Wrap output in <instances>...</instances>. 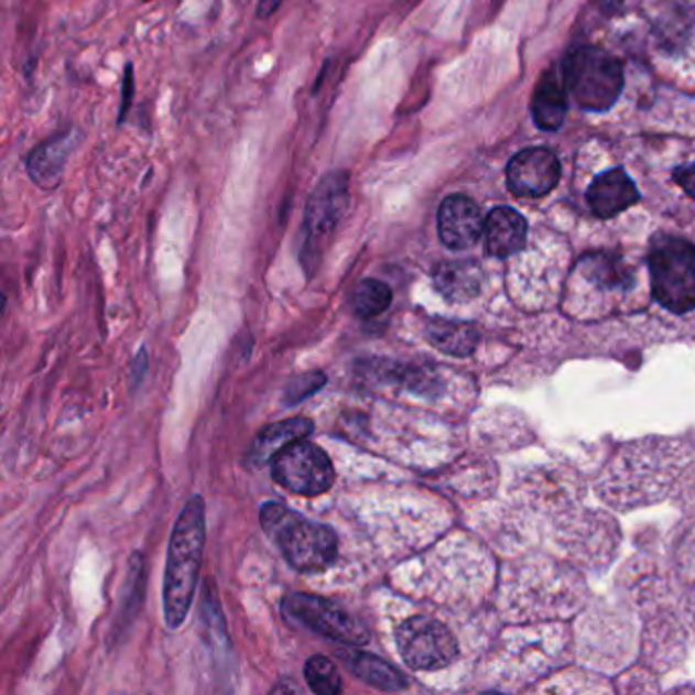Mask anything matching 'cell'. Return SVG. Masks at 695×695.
Instances as JSON below:
<instances>
[{"instance_id": "3957f363", "label": "cell", "mask_w": 695, "mask_h": 695, "mask_svg": "<svg viewBox=\"0 0 695 695\" xmlns=\"http://www.w3.org/2000/svg\"><path fill=\"white\" fill-rule=\"evenodd\" d=\"M349 205L351 188L347 172H328L327 176L321 177V182L314 186L306 200L302 222L301 261L306 272L314 273L318 268L325 243L341 225Z\"/></svg>"}, {"instance_id": "6da1fadb", "label": "cell", "mask_w": 695, "mask_h": 695, "mask_svg": "<svg viewBox=\"0 0 695 695\" xmlns=\"http://www.w3.org/2000/svg\"><path fill=\"white\" fill-rule=\"evenodd\" d=\"M206 506L194 496L180 512L167 546L164 573V618L170 628H180L196 594L200 565L205 557Z\"/></svg>"}, {"instance_id": "ffe728a7", "label": "cell", "mask_w": 695, "mask_h": 695, "mask_svg": "<svg viewBox=\"0 0 695 695\" xmlns=\"http://www.w3.org/2000/svg\"><path fill=\"white\" fill-rule=\"evenodd\" d=\"M304 680L314 694L337 695L343 692V677L337 665L325 656L314 654L304 665Z\"/></svg>"}, {"instance_id": "d6986e66", "label": "cell", "mask_w": 695, "mask_h": 695, "mask_svg": "<svg viewBox=\"0 0 695 695\" xmlns=\"http://www.w3.org/2000/svg\"><path fill=\"white\" fill-rule=\"evenodd\" d=\"M392 298H394L392 287L388 286L385 282L376 280V278H366L355 287L351 306H354V313L357 316L373 318V316H380L390 308Z\"/></svg>"}, {"instance_id": "603a6c76", "label": "cell", "mask_w": 695, "mask_h": 695, "mask_svg": "<svg viewBox=\"0 0 695 695\" xmlns=\"http://www.w3.org/2000/svg\"><path fill=\"white\" fill-rule=\"evenodd\" d=\"M673 176H675V182L682 186V191L695 200V164L680 167Z\"/></svg>"}, {"instance_id": "e0dca14e", "label": "cell", "mask_w": 695, "mask_h": 695, "mask_svg": "<svg viewBox=\"0 0 695 695\" xmlns=\"http://www.w3.org/2000/svg\"><path fill=\"white\" fill-rule=\"evenodd\" d=\"M426 339L443 354L465 357L474 354L479 343V333L474 325L447 321V318H433L426 325Z\"/></svg>"}, {"instance_id": "9a60e30c", "label": "cell", "mask_w": 695, "mask_h": 695, "mask_svg": "<svg viewBox=\"0 0 695 695\" xmlns=\"http://www.w3.org/2000/svg\"><path fill=\"white\" fill-rule=\"evenodd\" d=\"M481 280L484 273L476 261H443L433 273L438 294L450 302L476 298L481 290Z\"/></svg>"}, {"instance_id": "7402d4cb", "label": "cell", "mask_w": 695, "mask_h": 695, "mask_svg": "<svg viewBox=\"0 0 695 695\" xmlns=\"http://www.w3.org/2000/svg\"><path fill=\"white\" fill-rule=\"evenodd\" d=\"M586 275L591 282H604L608 287L627 286L625 270L613 260L589 258L586 261Z\"/></svg>"}, {"instance_id": "7c38bea8", "label": "cell", "mask_w": 695, "mask_h": 695, "mask_svg": "<svg viewBox=\"0 0 695 695\" xmlns=\"http://www.w3.org/2000/svg\"><path fill=\"white\" fill-rule=\"evenodd\" d=\"M639 200V191L625 170H608L596 177L587 191V203L594 215L610 218Z\"/></svg>"}, {"instance_id": "ac0fdd59", "label": "cell", "mask_w": 695, "mask_h": 695, "mask_svg": "<svg viewBox=\"0 0 695 695\" xmlns=\"http://www.w3.org/2000/svg\"><path fill=\"white\" fill-rule=\"evenodd\" d=\"M567 115V98L555 74H545L532 98L534 123L545 131H557Z\"/></svg>"}, {"instance_id": "5b68a950", "label": "cell", "mask_w": 695, "mask_h": 695, "mask_svg": "<svg viewBox=\"0 0 695 695\" xmlns=\"http://www.w3.org/2000/svg\"><path fill=\"white\" fill-rule=\"evenodd\" d=\"M563 80L582 109H612L625 88V72L612 54L600 47H579L565 59Z\"/></svg>"}, {"instance_id": "277c9868", "label": "cell", "mask_w": 695, "mask_h": 695, "mask_svg": "<svg viewBox=\"0 0 695 695\" xmlns=\"http://www.w3.org/2000/svg\"><path fill=\"white\" fill-rule=\"evenodd\" d=\"M651 286L656 302L669 313L695 308V247L680 237L654 239L649 253Z\"/></svg>"}, {"instance_id": "44dd1931", "label": "cell", "mask_w": 695, "mask_h": 695, "mask_svg": "<svg viewBox=\"0 0 695 695\" xmlns=\"http://www.w3.org/2000/svg\"><path fill=\"white\" fill-rule=\"evenodd\" d=\"M327 383V376L323 371H308V373H302L298 378H294L292 382L287 383L286 390H284V406H296L302 404L306 398L316 394L318 390H323V385Z\"/></svg>"}, {"instance_id": "9c48e42d", "label": "cell", "mask_w": 695, "mask_h": 695, "mask_svg": "<svg viewBox=\"0 0 695 695\" xmlns=\"http://www.w3.org/2000/svg\"><path fill=\"white\" fill-rule=\"evenodd\" d=\"M561 164L557 155L545 148H534L517 153L508 170V188L520 198H541L557 186Z\"/></svg>"}, {"instance_id": "8fae6325", "label": "cell", "mask_w": 695, "mask_h": 695, "mask_svg": "<svg viewBox=\"0 0 695 695\" xmlns=\"http://www.w3.org/2000/svg\"><path fill=\"white\" fill-rule=\"evenodd\" d=\"M526 235H529L526 220L514 208H508V206L493 208L486 218L484 241H486V251L491 258L504 260L519 253L526 243Z\"/></svg>"}, {"instance_id": "484cf974", "label": "cell", "mask_w": 695, "mask_h": 695, "mask_svg": "<svg viewBox=\"0 0 695 695\" xmlns=\"http://www.w3.org/2000/svg\"><path fill=\"white\" fill-rule=\"evenodd\" d=\"M280 692H298V685L296 683H280L272 687V694H280Z\"/></svg>"}, {"instance_id": "4fadbf2b", "label": "cell", "mask_w": 695, "mask_h": 695, "mask_svg": "<svg viewBox=\"0 0 695 695\" xmlns=\"http://www.w3.org/2000/svg\"><path fill=\"white\" fill-rule=\"evenodd\" d=\"M76 143H78L76 133H64L43 143L42 148H37L29 155V177L45 191L55 188L64 177V167L68 164V158L76 148Z\"/></svg>"}, {"instance_id": "7a4b0ae2", "label": "cell", "mask_w": 695, "mask_h": 695, "mask_svg": "<svg viewBox=\"0 0 695 695\" xmlns=\"http://www.w3.org/2000/svg\"><path fill=\"white\" fill-rule=\"evenodd\" d=\"M260 522L296 572H325L339 555L337 532L327 524L304 519L284 504H263Z\"/></svg>"}, {"instance_id": "5bb4252c", "label": "cell", "mask_w": 695, "mask_h": 695, "mask_svg": "<svg viewBox=\"0 0 695 695\" xmlns=\"http://www.w3.org/2000/svg\"><path fill=\"white\" fill-rule=\"evenodd\" d=\"M339 659L355 677L380 692H402L409 687V677L400 669L383 661L382 656L349 647L339 651Z\"/></svg>"}, {"instance_id": "2e32d148", "label": "cell", "mask_w": 695, "mask_h": 695, "mask_svg": "<svg viewBox=\"0 0 695 695\" xmlns=\"http://www.w3.org/2000/svg\"><path fill=\"white\" fill-rule=\"evenodd\" d=\"M314 431L313 421L296 416V419H286L282 423H273L265 428H261L251 450H249V461L251 464L261 465L272 461L273 457L284 449L290 443L306 438Z\"/></svg>"}, {"instance_id": "cb8c5ba5", "label": "cell", "mask_w": 695, "mask_h": 695, "mask_svg": "<svg viewBox=\"0 0 695 695\" xmlns=\"http://www.w3.org/2000/svg\"><path fill=\"white\" fill-rule=\"evenodd\" d=\"M131 98H133V66H131V64H127V69H124L123 107H121V121H123L124 110H127V107H129Z\"/></svg>"}, {"instance_id": "ba28073f", "label": "cell", "mask_w": 695, "mask_h": 695, "mask_svg": "<svg viewBox=\"0 0 695 695\" xmlns=\"http://www.w3.org/2000/svg\"><path fill=\"white\" fill-rule=\"evenodd\" d=\"M395 644L402 661L414 671L447 667L459 656L453 632L431 616H412L395 630Z\"/></svg>"}, {"instance_id": "8992f818", "label": "cell", "mask_w": 695, "mask_h": 695, "mask_svg": "<svg viewBox=\"0 0 695 695\" xmlns=\"http://www.w3.org/2000/svg\"><path fill=\"white\" fill-rule=\"evenodd\" d=\"M272 478L284 490L316 498L327 493L335 484V467L327 450L301 438L286 445L272 459Z\"/></svg>"}, {"instance_id": "52a82bcc", "label": "cell", "mask_w": 695, "mask_h": 695, "mask_svg": "<svg viewBox=\"0 0 695 695\" xmlns=\"http://www.w3.org/2000/svg\"><path fill=\"white\" fill-rule=\"evenodd\" d=\"M282 612L292 625L308 628L328 641L347 647H363L369 642L368 628L337 601L311 594H290L282 601Z\"/></svg>"}, {"instance_id": "d4e9b609", "label": "cell", "mask_w": 695, "mask_h": 695, "mask_svg": "<svg viewBox=\"0 0 695 695\" xmlns=\"http://www.w3.org/2000/svg\"><path fill=\"white\" fill-rule=\"evenodd\" d=\"M284 0H260L258 2V19H270L280 7H282Z\"/></svg>"}, {"instance_id": "30bf717a", "label": "cell", "mask_w": 695, "mask_h": 695, "mask_svg": "<svg viewBox=\"0 0 695 695\" xmlns=\"http://www.w3.org/2000/svg\"><path fill=\"white\" fill-rule=\"evenodd\" d=\"M436 227L443 246L464 251L478 243L479 237L484 235L486 220L471 198L464 194H453L438 206Z\"/></svg>"}]
</instances>
